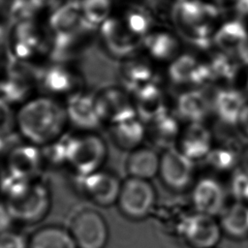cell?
<instances>
[{"label": "cell", "instance_id": "cell-1", "mask_svg": "<svg viewBox=\"0 0 248 248\" xmlns=\"http://www.w3.org/2000/svg\"><path fill=\"white\" fill-rule=\"evenodd\" d=\"M16 120L21 136L37 145L57 140L69 122L66 108L48 96L34 98L22 105Z\"/></svg>", "mask_w": 248, "mask_h": 248}, {"label": "cell", "instance_id": "cell-2", "mask_svg": "<svg viewBox=\"0 0 248 248\" xmlns=\"http://www.w3.org/2000/svg\"><path fill=\"white\" fill-rule=\"evenodd\" d=\"M217 10L199 0H178L172 8V20L187 42L198 47H207L211 42V22Z\"/></svg>", "mask_w": 248, "mask_h": 248}, {"label": "cell", "instance_id": "cell-3", "mask_svg": "<svg viewBox=\"0 0 248 248\" xmlns=\"http://www.w3.org/2000/svg\"><path fill=\"white\" fill-rule=\"evenodd\" d=\"M156 203V192L149 180L127 176L121 182L115 204L129 220L139 221L149 215Z\"/></svg>", "mask_w": 248, "mask_h": 248}, {"label": "cell", "instance_id": "cell-4", "mask_svg": "<svg viewBox=\"0 0 248 248\" xmlns=\"http://www.w3.org/2000/svg\"><path fill=\"white\" fill-rule=\"evenodd\" d=\"M68 230L78 248H105L109 237V229L105 217L91 207L76 211Z\"/></svg>", "mask_w": 248, "mask_h": 248}, {"label": "cell", "instance_id": "cell-5", "mask_svg": "<svg viewBox=\"0 0 248 248\" xmlns=\"http://www.w3.org/2000/svg\"><path fill=\"white\" fill-rule=\"evenodd\" d=\"M66 159L81 176L100 170L106 157L104 140L95 134H82L69 140Z\"/></svg>", "mask_w": 248, "mask_h": 248}, {"label": "cell", "instance_id": "cell-6", "mask_svg": "<svg viewBox=\"0 0 248 248\" xmlns=\"http://www.w3.org/2000/svg\"><path fill=\"white\" fill-rule=\"evenodd\" d=\"M220 224L213 216L196 212L188 215L181 228V236L192 248H214L221 238Z\"/></svg>", "mask_w": 248, "mask_h": 248}, {"label": "cell", "instance_id": "cell-7", "mask_svg": "<svg viewBox=\"0 0 248 248\" xmlns=\"http://www.w3.org/2000/svg\"><path fill=\"white\" fill-rule=\"evenodd\" d=\"M194 162L178 149H165L160 156L159 172L163 183L172 190L186 188L193 177Z\"/></svg>", "mask_w": 248, "mask_h": 248}, {"label": "cell", "instance_id": "cell-8", "mask_svg": "<svg viewBox=\"0 0 248 248\" xmlns=\"http://www.w3.org/2000/svg\"><path fill=\"white\" fill-rule=\"evenodd\" d=\"M121 182L113 172L98 170L82 176L81 189L86 199L101 206L115 204Z\"/></svg>", "mask_w": 248, "mask_h": 248}, {"label": "cell", "instance_id": "cell-9", "mask_svg": "<svg viewBox=\"0 0 248 248\" xmlns=\"http://www.w3.org/2000/svg\"><path fill=\"white\" fill-rule=\"evenodd\" d=\"M170 79L178 85L202 86L213 82L207 63H201L194 56L183 54L174 58L169 67Z\"/></svg>", "mask_w": 248, "mask_h": 248}, {"label": "cell", "instance_id": "cell-10", "mask_svg": "<svg viewBox=\"0 0 248 248\" xmlns=\"http://www.w3.org/2000/svg\"><path fill=\"white\" fill-rule=\"evenodd\" d=\"M213 42L224 52L239 64L248 65V33L236 20L222 25L213 36Z\"/></svg>", "mask_w": 248, "mask_h": 248}, {"label": "cell", "instance_id": "cell-11", "mask_svg": "<svg viewBox=\"0 0 248 248\" xmlns=\"http://www.w3.org/2000/svg\"><path fill=\"white\" fill-rule=\"evenodd\" d=\"M176 142L178 150L192 162L205 159L213 146L211 132L202 122L188 123Z\"/></svg>", "mask_w": 248, "mask_h": 248}, {"label": "cell", "instance_id": "cell-12", "mask_svg": "<svg viewBox=\"0 0 248 248\" xmlns=\"http://www.w3.org/2000/svg\"><path fill=\"white\" fill-rule=\"evenodd\" d=\"M192 202L198 213L216 216L225 208V193L219 182L212 178L199 180L192 191Z\"/></svg>", "mask_w": 248, "mask_h": 248}, {"label": "cell", "instance_id": "cell-13", "mask_svg": "<svg viewBox=\"0 0 248 248\" xmlns=\"http://www.w3.org/2000/svg\"><path fill=\"white\" fill-rule=\"evenodd\" d=\"M160 156L157 152L146 146H139L130 151L125 169L128 176L150 180L159 172Z\"/></svg>", "mask_w": 248, "mask_h": 248}, {"label": "cell", "instance_id": "cell-14", "mask_svg": "<svg viewBox=\"0 0 248 248\" xmlns=\"http://www.w3.org/2000/svg\"><path fill=\"white\" fill-rule=\"evenodd\" d=\"M246 105L245 98L240 91L233 88H223L215 94L212 108L223 124L236 125Z\"/></svg>", "mask_w": 248, "mask_h": 248}, {"label": "cell", "instance_id": "cell-15", "mask_svg": "<svg viewBox=\"0 0 248 248\" xmlns=\"http://www.w3.org/2000/svg\"><path fill=\"white\" fill-rule=\"evenodd\" d=\"M101 32L108 49L116 55H127L135 50L139 45L140 40L136 34L127 32L123 25L113 18L103 23Z\"/></svg>", "mask_w": 248, "mask_h": 248}, {"label": "cell", "instance_id": "cell-16", "mask_svg": "<svg viewBox=\"0 0 248 248\" xmlns=\"http://www.w3.org/2000/svg\"><path fill=\"white\" fill-rule=\"evenodd\" d=\"M29 248H78L68 229L59 225L43 226L29 237Z\"/></svg>", "mask_w": 248, "mask_h": 248}, {"label": "cell", "instance_id": "cell-17", "mask_svg": "<svg viewBox=\"0 0 248 248\" xmlns=\"http://www.w3.org/2000/svg\"><path fill=\"white\" fill-rule=\"evenodd\" d=\"M210 109L206 96L197 89H190L181 93L176 101L178 115L188 123L202 122Z\"/></svg>", "mask_w": 248, "mask_h": 248}, {"label": "cell", "instance_id": "cell-18", "mask_svg": "<svg viewBox=\"0 0 248 248\" xmlns=\"http://www.w3.org/2000/svg\"><path fill=\"white\" fill-rule=\"evenodd\" d=\"M145 134L146 129L135 115L112 123L111 138L122 149L131 151L140 146Z\"/></svg>", "mask_w": 248, "mask_h": 248}, {"label": "cell", "instance_id": "cell-19", "mask_svg": "<svg viewBox=\"0 0 248 248\" xmlns=\"http://www.w3.org/2000/svg\"><path fill=\"white\" fill-rule=\"evenodd\" d=\"M220 227L223 232L232 238L248 236V206L235 202L220 213Z\"/></svg>", "mask_w": 248, "mask_h": 248}, {"label": "cell", "instance_id": "cell-20", "mask_svg": "<svg viewBox=\"0 0 248 248\" xmlns=\"http://www.w3.org/2000/svg\"><path fill=\"white\" fill-rule=\"evenodd\" d=\"M81 3L77 0L69 1L57 9L49 19V25L56 36L68 35L77 31L82 24Z\"/></svg>", "mask_w": 248, "mask_h": 248}, {"label": "cell", "instance_id": "cell-21", "mask_svg": "<svg viewBox=\"0 0 248 248\" xmlns=\"http://www.w3.org/2000/svg\"><path fill=\"white\" fill-rule=\"evenodd\" d=\"M69 122L73 121L78 126L88 128L94 126L99 120L95 97L77 95L72 97L71 104L66 108Z\"/></svg>", "mask_w": 248, "mask_h": 248}, {"label": "cell", "instance_id": "cell-22", "mask_svg": "<svg viewBox=\"0 0 248 248\" xmlns=\"http://www.w3.org/2000/svg\"><path fill=\"white\" fill-rule=\"evenodd\" d=\"M149 134L153 141L166 149L177 141L180 134V128L177 119L167 111L160 114L150 121Z\"/></svg>", "mask_w": 248, "mask_h": 248}, {"label": "cell", "instance_id": "cell-23", "mask_svg": "<svg viewBox=\"0 0 248 248\" xmlns=\"http://www.w3.org/2000/svg\"><path fill=\"white\" fill-rule=\"evenodd\" d=\"M137 108L141 115L149 121L166 112L165 97L162 90L155 84L142 87L139 90Z\"/></svg>", "mask_w": 248, "mask_h": 248}, {"label": "cell", "instance_id": "cell-24", "mask_svg": "<svg viewBox=\"0 0 248 248\" xmlns=\"http://www.w3.org/2000/svg\"><path fill=\"white\" fill-rule=\"evenodd\" d=\"M240 148L231 142L213 145L204 160L210 168L218 171H228L238 165Z\"/></svg>", "mask_w": 248, "mask_h": 248}, {"label": "cell", "instance_id": "cell-25", "mask_svg": "<svg viewBox=\"0 0 248 248\" xmlns=\"http://www.w3.org/2000/svg\"><path fill=\"white\" fill-rule=\"evenodd\" d=\"M151 55L159 60H169L175 57L178 51L177 41L167 33L149 35L143 40Z\"/></svg>", "mask_w": 248, "mask_h": 248}, {"label": "cell", "instance_id": "cell-26", "mask_svg": "<svg viewBox=\"0 0 248 248\" xmlns=\"http://www.w3.org/2000/svg\"><path fill=\"white\" fill-rule=\"evenodd\" d=\"M207 64L211 73L212 80L221 82L233 80L237 74L239 65L233 57L224 52L214 55Z\"/></svg>", "mask_w": 248, "mask_h": 248}, {"label": "cell", "instance_id": "cell-27", "mask_svg": "<svg viewBox=\"0 0 248 248\" xmlns=\"http://www.w3.org/2000/svg\"><path fill=\"white\" fill-rule=\"evenodd\" d=\"M109 6V0H83L81 3L84 17L95 25L108 16Z\"/></svg>", "mask_w": 248, "mask_h": 248}, {"label": "cell", "instance_id": "cell-28", "mask_svg": "<svg viewBox=\"0 0 248 248\" xmlns=\"http://www.w3.org/2000/svg\"><path fill=\"white\" fill-rule=\"evenodd\" d=\"M231 192L236 202H248V174L241 170L234 172L231 179Z\"/></svg>", "mask_w": 248, "mask_h": 248}, {"label": "cell", "instance_id": "cell-29", "mask_svg": "<svg viewBox=\"0 0 248 248\" xmlns=\"http://www.w3.org/2000/svg\"><path fill=\"white\" fill-rule=\"evenodd\" d=\"M35 9L29 0H12L10 5V14L13 24L21 23L30 20Z\"/></svg>", "mask_w": 248, "mask_h": 248}, {"label": "cell", "instance_id": "cell-30", "mask_svg": "<svg viewBox=\"0 0 248 248\" xmlns=\"http://www.w3.org/2000/svg\"><path fill=\"white\" fill-rule=\"evenodd\" d=\"M0 248H29V238L18 231L9 229L0 233Z\"/></svg>", "mask_w": 248, "mask_h": 248}, {"label": "cell", "instance_id": "cell-31", "mask_svg": "<svg viewBox=\"0 0 248 248\" xmlns=\"http://www.w3.org/2000/svg\"><path fill=\"white\" fill-rule=\"evenodd\" d=\"M129 29L133 34L143 35L149 28L150 19L145 13L140 10L131 11L127 16Z\"/></svg>", "mask_w": 248, "mask_h": 248}, {"label": "cell", "instance_id": "cell-32", "mask_svg": "<svg viewBox=\"0 0 248 248\" xmlns=\"http://www.w3.org/2000/svg\"><path fill=\"white\" fill-rule=\"evenodd\" d=\"M13 216L7 204L0 202V233L11 229L10 226L13 221Z\"/></svg>", "mask_w": 248, "mask_h": 248}, {"label": "cell", "instance_id": "cell-33", "mask_svg": "<svg viewBox=\"0 0 248 248\" xmlns=\"http://www.w3.org/2000/svg\"><path fill=\"white\" fill-rule=\"evenodd\" d=\"M239 170L248 174V143L241 146L238 157V165Z\"/></svg>", "mask_w": 248, "mask_h": 248}, {"label": "cell", "instance_id": "cell-34", "mask_svg": "<svg viewBox=\"0 0 248 248\" xmlns=\"http://www.w3.org/2000/svg\"><path fill=\"white\" fill-rule=\"evenodd\" d=\"M236 126L239 128L241 134L248 138V105L241 111Z\"/></svg>", "mask_w": 248, "mask_h": 248}, {"label": "cell", "instance_id": "cell-35", "mask_svg": "<svg viewBox=\"0 0 248 248\" xmlns=\"http://www.w3.org/2000/svg\"><path fill=\"white\" fill-rule=\"evenodd\" d=\"M32 7L36 10L40 9V8H43L46 5H52V6H55V3L57 0H29Z\"/></svg>", "mask_w": 248, "mask_h": 248}, {"label": "cell", "instance_id": "cell-36", "mask_svg": "<svg viewBox=\"0 0 248 248\" xmlns=\"http://www.w3.org/2000/svg\"><path fill=\"white\" fill-rule=\"evenodd\" d=\"M8 30H5L3 28H0V45H2L5 42L6 36H7Z\"/></svg>", "mask_w": 248, "mask_h": 248}, {"label": "cell", "instance_id": "cell-37", "mask_svg": "<svg viewBox=\"0 0 248 248\" xmlns=\"http://www.w3.org/2000/svg\"><path fill=\"white\" fill-rule=\"evenodd\" d=\"M218 3H221V4H223L224 6H228V7H231L232 4H233V2H235L236 0H216Z\"/></svg>", "mask_w": 248, "mask_h": 248}, {"label": "cell", "instance_id": "cell-38", "mask_svg": "<svg viewBox=\"0 0 248 248\" xmlns=\"http://www.w3.org/2000/svg\"><path fill=\"white\" fill-rule=\"evenodd\" d=\"M246 88L248 90V78H247V80H246Z\"/></svg>", "mask_w": 248, "mask_h": 248}, {"label": "cell", "instance_id": "cell-39", "mask_svg": "<svg viewBox=\"0 0 248 248\" xmlns=\"http://www.w3.org/2000/svg\"><path fill=\"white\" fill-rule=\"evenodd\" d=\"M214 248H215V247H214Z\"/></svg>", "mask_w": 248, "mask_h": 248}]
</instances>
